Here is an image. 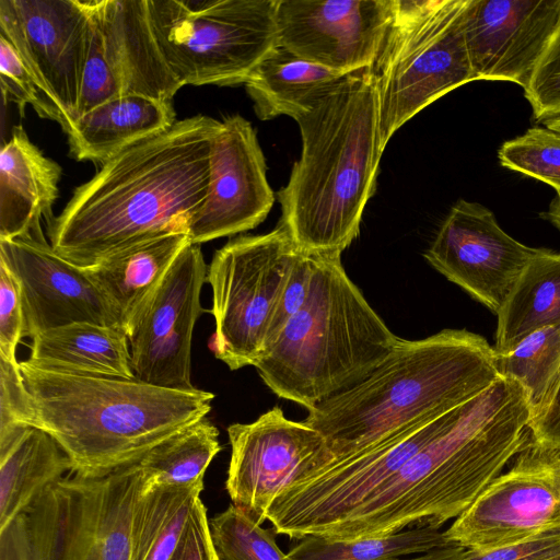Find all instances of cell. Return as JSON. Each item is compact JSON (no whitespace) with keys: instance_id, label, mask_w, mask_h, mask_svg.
Here are the masks:
<instances>
[{"instance_id":"1","label":"cell","mask_w":560,"mask_h":560,"mask_svg":"<svg viewBox=\"0 0 560 560\" xmlns=\"http://www.w3.org/2000/svg\"><path fill=\"white\" fill-rule=\"evenodd\" d=\"M221 120L196 115L104 163L47 222L54 250L81 268L147 238L187 229L210 183Z\"/></svg>"},{"instance_id":"2","label":"cell","mask_w":560,"mask_h":560,"mask_svg":"<svg viewBox=\"0 0 560 560\" xmlns=\"http://www.w3.org/2000/svg\"><path fill=\"white\" fill-rule=\"evenodd\" d=\"M532 409L501 376L451 410L442 430L368 500L322 537L387 535L457 518L528 439Z\"/></svg>"},{"instance_id":"3","label":"cell","mask_w":560,"mask_h":560,"mask_svg":"<svg viewBox=\"0 0 560 560\" xmlns=\"http://www.w3.org/2000/svg\"><path fill=\"white\" fill-rule=\"evenodd\" d=\"M295 121L302 152L277 197L280 222L314 254H341L358 236L385 147L372 68L343 75Z\"/></svg>"},{"instance_id":"4","label":"cell","mask_w":560,"mask_h":560,"mask_svg":"<svg viewBox=\"0 0 560 560\" xmlns=\"http://www.w3.org/2000/svg\"><path fill=\"white\" fill-rule=\"evenodd\" d=\"M20 369L30 393L33 428L47 432L71 462V472L104 477L140 463L156 445L207 417L214 395L136 378Z\"/></svg>"},{"instance_id":"5","label":"cell","mask_w":560,"mask_h":560,"mask_svg":"<svg viewBox=\"0 0 560 560\" xmlns=\"http://www.w3.org/2000/svg\"><path fill=\"white\" fill-rule=\"evenodd\" d=\"M500 377L498 353L478 334L443 329L400 338L369 376L308 409L303 421L339 459L468 401Z\"/></svg>"},{"instance_id":"6","label":"cell","mask_w":560,"mask_h":560,"mask_svg":"<svg viewBox=\"0 0 560 560\" xmlns=\"http://www.w3.org/2000/svg\"><path fill=\"white\" fill-rule=\"evenodd\" d=\"M315 254L307 294L255 368L278 397L311 409L369 376L399 341L341 264Z\"/></svg>"},{"instance_id":"7","label":"cell","mask_w":560,"mask_h":560,"mask_svg":"<svg viewBox=\"0 0 560 560\" xmlns=\"http://www.w3.org/2000/svg\"><path fill=\"white\" fill-rule=\"evenodd\" d=\"M466 0H395L372 68L383 145L410 118L475 81L462 27Z\"/></svg>"},{"instance_id":"8","label":"cell","mask_w":560,"mask_h":560,"mask_svg":"<svg viewBox=\"0 0 560 560\" xmlns=\"http://www.w3.org/2000/svg\"><path fill=\"white\" fill-rule=\"evenodd\" d=\"M279 0H148L152 28L183 84L245 83L278 45Z\"/></svg>"},{"instance_id":"9","label":"cell","mask_w":560,"mask_h":560,"mask_svg":"<svg viewBox=\"0 0 560 560\" xmlns=\"http://www.w3.org/2000/svg\"><path fill=\"white\" fill-rule=\"evenodd\" d=\"M148 487L140 464L104 477L70 472L22 513L28 560H131V530Z\"/></svg>"},{"instance_id":"10","label":"cell","mask_w":560,"mask_h":560,"mask_svg":"<svg viewBox=\"0 0 560 560\" xmlns=\"http://www.w3.org/2000/svg\"><path fill=\"white\" fill-rule=\"evenodd\" d=\"M301 252L279 221L268 233L233 237L214 253L206 279L212 289V349L230 370L255 366L261 357Z\"/></svg>"},{"instance_id":"11","label":"cell","mask_w":560,"mask_h":560,"mask_svg":"<svg viewBox=\"0 0 560 560\" xmlns=\"http://www.w3.org/2000/svg\"><path fill=\"white\" fill-rule=\"evenodd\" d=\"M560 529V453L527 441L445 530L453 544L488 550Z\"/></svg>"},{"instance_id":"12","label":"cell","mask_w":560,"mask_h":560,"mask_svg":"<svg viewBox=\"0 0 560 560\" xmlns=\"http://www.w3.org/2000/svg\"><path fill=\"white\" fill-rule=\"evenodd\" d=\"M231 457L225 490L232 504L261 525L276 497L324 468L335 456L324 436L273 407L249 423L228 428Z\"/></svg>"},{"instance_id":"13","label":"cell","mask_w":560,"mask_h":560,"mask_svg":"<svg viewBox=\"0 0 560 560\" xmlns=\"http://www.w3.org/2000/svg\"><path fill=\"white\" fill-rule=\"evenodd\" d=\"M0 30L61 112L66 131L77 118L92 31L91 0H0Z\"/></svg>"},{"instance_id":"14","label":"cell","mask_w":560,"mask_h":560,"mask_svg":"<svg viewBox=\"0 0 560 560\" xmlns=\"http://www.w3.org/2000/svg\"><path fill=\"white\" fill-rule=\"evenodd\" d=\"M208 267L201 248L188 244L128 326L136 380L178 390H194L191 342L197 319L206 311L200 294Z\"/></svg>"},{"instance_id":"15","label":"cell","mask_w":560,"mask_h":560,"mask_svg":"<svg viewBox=\"0 0 560 560\" xmlns=\"http://www.w3.org/2000/svg\"><path fill=\"white\" fill-rule=\"evenodd\" d=\"M538 250L509 235L485 206L460 199L442 222L424 258L497 314Z\"/></svg>"},{"instance_id":"16","label":"cell","mask_w":560,"mask_h":560,"mask_svg":"<svg viewBox=\"0 0 560 560\" xmlns=\"http://www.w3.org/2000/svg\"><path fill=\"white\" fill-rule=\"evenodd\" d=\"M395 0H279L278 45L348 74L373 68Z\"/></svg>"},{"instance_id":"17","label":"cell","mask_w":560,"mask_h":560,"mask_svg":"<svg viewBox=\"0 0 560 560\" xmlns=\"http://www.w3.org/2000/svg\"><path fill=\"white\" fill-rule=\"evenodd\" d=\"M273 202L256 130L240 115L224 117L211 144L207 196L187 224L189 242L199 245L252 230Z\"/></svg>"},{"instance_id":"18","label":"cell","mask_w":560,"mask_h":560,"mask_svg":"<svg viewBox=\"0 0 560 560\" xmlns=\"http://www.w3.org/2000/svg\"><path fill=\"white\" fill-rule=\"evenodd\" d=\"M0 260L20 285L24 336L34 338L81 322L121 328L113 306L84 268L58 255L43 234L0 240Z\"/></svg>"},{"instance_id":"19","label":"cell","mask_w":560,"mask_h":560,"mask_svg":"<svg viewBox=\"0 0 560 560\" xmlns=\"http://www.w3.org/2000/svg\"><path fill=\"white\" fill-rule=\"evenodd\" d=\"M560 26V0H466L464 39L476 80L524 90Z\"/></svg>"},{"instance_id":"20","label":"cell","mask_w":560,"mask_h":560,"mask_svg":"<svg viewBox=\"0 0 560 560\" xmlns=\"http://www.w3.org/2000/svg\"><path fill=\"white\" fill-rule=\"evenodd\" d=\"M91 5L121 96L138 95L173 104L184 85L159 47L148 0H91Z\"/></svg>"},{"instance_id":"21","label":"cell","mask_w":560,"mask_h":560,"mask_svg":"<svg viewBox=\"0 0 560 560\" xmlns=\"http://www.w3.org/2000/svg\"><path fill=\"white\" fill-rule=\"evenodd\" d=\"M61 167L46 158L16 126L0 151V240L42 235L58 197Z\"/></svg>"},{"instance_id":"22","label":"cell","mask_w":560,"mask_h":560,"mask_svg":"<svg viewBox=\"0 0 560 560\" xmlns=\"http://www.w3.org/2000/svg\"><path fill=\"white\" fill-rule=\"evenodd\" d=\"M188 244L187 229L173 230L84 268L113 306L125 332Z\"/></svg>"},{"instance_id":"23","label":"cell","mask_w":560,"mask_h":560,"mask_svg":"<svg viewBox=\"0 0 560 560\" xmlns=\"http://www.w3.org/2000/svg\"><path fill=\"white\" fill-rule=\"evenodd\" d=\"M173 104L138 95H124L78 117L65 131L78 161L104 164L128 147L170 128Z\"/></svg>"},{"instance_id":"24","label":"cell","mask_w":560,"mask_h":560,"mask_svg":"<svg viewBox=\"0 0 560 560\" xmlns=\"http://www.w3.org/2000/svg\"><path fill=\"white\" fill-rule=\"evenodd\" d=\"M27 361L44 370L133 380L127 334L117 327L72 323L32 338Z\"/></svg>"},{"instance_id":"25","label":"cell","mask_w":560,"mask_h":560,"mask_svg":"<svg viewBox=\"0 0 560 560\" xmlns=\"http://www.w3.org/2000/svg\"><path fill=\"white\" fill-rule=\"evenodd\" d=\"M343 75L277 45L244 84L261 120L281 115L296 119Z\"/></svg>"},{"instance_id":"26","label":"cell","mask_w":560,"mask_h":560,"mask_svg":"<svg viewBox=\"0 0 560 560\" xmlns=\"http://www.w3.org/2000/svg\"><path fill=\"white\" fill-rule=\"evenodd\" d=\"M71 469V462L58 443L38 428H30L1 451L0 530Z\"/></svg>"},{"instance_id":"27","label":"cell","mask_w":560,"mask_h":560,"mask_svg":"<svg viewBox=\"0 0 560 560\" xmlns=\"http://www.w3.org/2000/svg\"><path fill=\"white\" fill-rule=\"evenodd\" d=\"M497 353L530 332L560 323V252L539 248L497 312Z\"/></svg>"},{"instance_id":"28","label":"cell","mask_w":560,"mask_h":560,"mask_svg":"<svg viewBox=\"0 0 560 560\" xmlns=\"http://www.w3.org/2000/svg\"><path fill=\"white\" fill-rule=\"evenodd\" d=\"M203 490V479L185 486H151L136 508L131 560H170Z\"/></svg>"},{"instance_id":"29","label":"cell","mask_w":560,"mask_h":560,"mask_svg":"<svg viewBox=\"0 0 560 560\" xmlns=\"http://www.w3.org/2000/svg\"><path fill=\"white\" fill-rule=\"evenodd\" d=\"M450 545L453 542L441 527L428 525L394 534L345 539L307 536L300 539L288 555L292 560H392Z\"/></svg>"},{"instance_id":"30","label":"cell","mask_w":560,"mask_h":560,"mask_svg":"<svg viewBox=\"0 0 560 560\" xmlns=\"http://www.w3.org/2000/svg\"><path fill=\"white\" fill-rule=\"evenodd\" d=\"M220 451L219 430L203 417L156 445L139 464L151 486H185L203 479Z\"/></svg>"},{"instance_id":"31","label":"cell","mask_w":560,"mask_h":560,"mask_svg":"<svg viewBox=\"0 0 560 560\" xmlns=\"http://www.w3.org/2000/svg\"><path fill=\"white\" fill-rule=\"evenodd\" d=\"M501 376L516 381L532 409V418L560 373V323L537 329L510 351L498 353Z\"/></svg>"},{"instance_id":"32","label":"cell","mask_w":560,"mask_h":560,"mask_svg":"<svg viewBox=\"0 0 560 560\" xmlns=\"http://www.w3.org/2000/svg\"><path fill=\"white\" fill-rule=\"evenodd\" d=\"M209 526L221 560H292L272 527H261L233 504L210 518Z\"/></svg>"},{"instance_id":"33","label":"cell","mask_w":560,"mask_h":560,"mask_svg":"<svg viewBox=\"0 0 560 560\" xmlns=\"http://www.w3.org/2000/svg\"><path fill=\"white\" fill-rule=\"evenodd\" d=\"M500 164L538 179L560 191V133L533 127L505 141L498 151Z\"/></svg>"},{"instance_id":"34","label":"cell","mask_w":560,"mask_h":560,"mask_svg":"<svg viewBox=\"0 0 560 560\" xmlns=\"http://www.w3.org/2000/svg\"><path fill=\"white\" fill-rule=\"evenodd\" d=\"M0 82L3 98L15 103L23 114L30 104L43 118L63 125L59 108L46 96L13 45L0 34Z\"/></svg>"},{"instance_id":"35","label":"cell","mask_w":560,"mask_h":560,"mask_svg":"<svg viewBox=\"0 0 560 560\" xmlns=\"http://www.w3.org/2000/svg\"><path fill=\"white\" fill-rule=\"evenodd\" d=\"M33 428V411L20 362L0 357V452Z\"/></svg>"},{"instance_id":"36","label":"cell","mask_w":560,"mask_h":560,"mask_svg":"<svg viewBox=\"0 0 560 560\" xmlns=\"http://www.w3.org/2000/svg\"><path fill=\"white\" fill-rule=\"evenodd\" d=\"M119 96H121L120 89L107 61L103 38L92 13L90 47L82 77L77 118Z\"/></svg>"},{"instance_id":"37","label":"cell","mask_w":560,"mask_h":560,"mask_svg":"<svg viewBox=\"0 0 560 560\" xmlns=\"http://www.w3.org/2000/svg\"><path fill=\"white\" fill-rule=\"evenodd\" d=\"M524 96L536 121L560 116V26L524 90Z\"/></svg>"},{"instance_id":"38","label":"cell","mask_w":560,"mask_h":560,"mask_svg":"<svg viewBox=\"0 0 560 560\" xmlns=\"http://www.w3.org/2000/svg\"><path fill=\"white\" fill-rule=\"evenodd\" d=\"M25 332V318L20 285L0 260V357L16 360V348Z\"/></svg>"},{"instance_id":"39","label":"cell","mask_w":560,"mask_h":560,"mask_svg":"<svg viewBox=\"0 0 560 560\" xmlns=\"http://www.w3.org/2000/svg\"><path fill=\"white\" fill-rule=\"evenodd\" d=\"M558 552L560 529L493 549H466L462 560H539Z\"/></svg>"},{"instance_id":"40","label":"cell","mask_w":560,"mask_h":560,"mask_svg":"<svg viewBox=\"0 0 560 560\" xmlns=\"http://www.w3.org/2000/svg\"><path fill=\"white\" fill-rule=\"evenodd\" d=\"M170 560H221L212 541L207 509L199 499Z\"/></svg>"},{"instance_id":"41","label":"cell","mask_w":560,"mask_h":560,"mask_svg":"<svg viewBox=\"0 0 560 560\" xmlns=\"http://www.w3.org/2000/svg\"><path fill=\"white\" fill-rule=\"evenodd\" d=\"M528 431L534 443L560 453V373L546 400L533 416Z\"/></svg>"},{"instance_id":"42","label":"cell","mask_w":560,"mask_h":560,"mask_svg":"<svg viewBox=\"0 0 560 560\" xmlns=\"http://www.w3.org/2000/svg\"><path fill=\"white\" fill-rule=\"evenodd\" d=\"M0 560H28L23 514L0 530Z\"/></svg>"},{"instance_id":"43","label":"cell","mask_w":560,"mask_h":560,"mask_svg":"<svg viewBox=\"0 0 560 560\" xmlns=\"http://www.w3.org/2000/svg\"><path fill=\"white\" fill-rule=\"evenodd\" d=\"M466 548L459 545L433 549L415 558H397L392 560H462Z\"/></svg>"},{"instance_id":"44","label":"cell","mask_w":560,"mask_h":560,"mask_svg":"<svg viewBox=\"0 0 560 560\" xmlns=\"http://www.w3.org/2000/svg\"><path fill=\"white\" fill-rule=\"evenodd\" d=\"M540 217L549 221L560 231V191H557V195L550 202L548 210L542 212Z\"/></svg>"},{"instance_id":"45","label":"cell","mask_w":560,"mask_h":560,"mask_svg":"<svg viewBox=\"0 0 560 560\" xmlns=\"http://www.w3.org/2000/svg\"><path fill=\"white\" fill-rule=\"evenodd\" d=\"M542 124L546 128L560 133V116L545 120Z\"/></svg>"},{"instance_id":"46","label":"cell","mask_w":560,"mask_h":560,"mask_svg":"<svg viewBox=\"0 0 560 560\" xmlns=\"http://www.w3.org/2000/svg\"><path fill=\"white\" fill-rule=\"evenodd\" d=\"M539 560H560V552L548 556V557L539 559Z\"/></svg>"}]
</instances>
